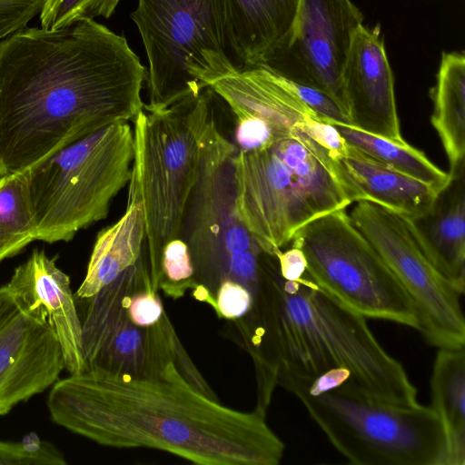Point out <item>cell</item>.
I'll return each mask as SVG.
<instances>
[{
	"mask_svg": "<svg viewBox=\"0 0 465 465\" xmlns=\"http://www.w3.org/2000/svg\"><path fill=\"white\" fill-rule=\"evenodd\" d=\"M332 446L357 465H440V420L431 407L376 401L343 383L294 393Z\"/></svg>",
	"mask_w": 465,
	"mask_h": 465,
	"instance_id": "9c48e42d",
	"label": "cell"
},
{
	"mask_svg": "<svg viewBox=\"0 0 465 465\" xmlns=\"http://www.w3.org/2000/svg\"><path fill=\"white\" fill-rule=\"evenodd\" d=\"M146 69L127 40L94 19L26 27L0 41V175L143 109Z\"/></svg>",
	"mask_w": 465,
	"mask_h": 465,
	"instance_id": "6da1fadb",
	"label": "cell"
},
{
	"mask_svg": "<svg viewBox=\"0 0 465 465\" xmlns=\"http://www.w3.org/2000/svg\"><path fill=\"white\" fill-rule=\"evenodd\" d=\"M54 422L100 445L148 448L200 465H277L284 443L265 415L223 405L173 365L154 377L100 369L58 380Z\"/></svg>",
	"mask_w": 465,
	"mask_h": 465,
	"instance_id": "7a4b0ae2",
	"label": "cell"
},
{
	"mask_svg": "<svg viewBox=\"0 0 465 465\" xmlns=\"http://www.w3.org/2000/svg\"><path fill=\"white\" fill-rule=\"evenodd\" d=\"M150 261L144 213L138 197L128 192L123 216L100 231L76 295L87 299L130 268Z\"/></svg>",
	"mask_w": 465,
	"mask_h": 465,
	"instance_id": "44dd1931",
	"label": "cell"
},
{
	"mask_svg": "<svg viewBox=\"0 0 465 465\" xmlns=\"http://www.w3.org/2000/svg\"><path fill=\"white\" fill-rule=\"evenodd\" d=\"M451 180L431 211L405 218L434 268L460 294L465 286V176L464 168L450 173Z\"/></svg>",
	"mask_w": 465,
	"mask_h": 465,
	"instance_id": "d6986e66",
	"label": "cell"
},
{
	"mask_svg": "<svg viewBox=\"0 0 465 465\" xmlns=\"http://www.w3.org/2000/svg\"><path fill=\"white\" fill-rule=\"evenodd\" d=\"M351 126L404 143L397 113L394 78L380 26L360 25L352 33L341 76Z\"/></svg>",
	"mask_w": 465,
	"mask_h": 465,
	"instance_id": "2e32d148",
	"label": "cell"
},
{
	"mask_svg": "<svg viewBox=\"0 0 465 465\" xmlns=\"http://www.w3.org/2000/svg\"><path fill=\"white\" fill-rule=\"evenodd\" d=\"M120 0H45L39 14L41 27L57 29L79 20L109 18Z\"/></svg>",
	"mask_w": 465,
	"mask_h": 465,
	"instance_id": "4316f807",
	"label": "cell"
},
{
	"mask_svg": "<svg viewBox=\"0 0 465 465\" xmlns=\"http://www.w3.org/2000/svg\"><path fill=\"white\" fill-rule=\"evenodd\" d=\"M431 408L444 432L440 465L465 464V351L439 349L430 378Z\"/></svg>",
	"mask_w": 465,
	"mask_h": 465,
	"instance_id": "7402d4cb",
	"label": "cell"
},
{
	"mask_svg": "<svg viewBox=\"0 0 465 465\" xmlns=\"http://www.w3.org/2000/svg\"><path fill=\"white\" fill-rule=\"evenodd\" d=\"M131 18L149 64L145 110L196 96L238 69L228 54L220 0H138Z\"/></svg>",
	"mask_w": 465,
	"mask_h": 465,
	"instance_id": "ba28073f",
	"label": "cell"
},
{
	"mask_svg": "<svg viewBox=\"0 0 465 465\" xmlns=\"http://www.w3.org/2000/svg\"><path fill=\"white\" fill-rule=\"evenodd\" d=\"M233 340L251 357L255 411L265 415L277 386L287 390L344 368L345 383L376 401L418 403L402 365L379 343L365 317L315 284L305 273L284 279L275 256L263 254L250 311L232 321Z\"/></svg>",
	"mask_w": 465,
	"mask_h": 465,
	"instance_id": "3957f363",
	"label": "cell"
},
{
	"mask_svg": "<svg viewBox=\"0 0 465 465\" xmlns=\"http://www.w3.org/2000/svg\"><path fill=\"white\" fill-rule=\"evenodd\" d=\"M338 162L357 201L374 203L405 218L430 213L440 193L432 185L381 164L350 145L346 155Z\"/></svg>",
	"mask_w": 465,
	"mask_h": 465,
	"instance_id": "ffe728a7",
	"label": "cell"
},
{
	"mask_svg": "<svg viewBox=\"0 0 465 465\" xmlns=\"http://www.w3.org/2000/svg\"><path fill=\"white\" fill-rule=\"evenodd\" d=\"M236 145L213 116L203 137L197 183L187 205L180 238L194 267L193 296L214 308L219 285L227 280L256 293L263 252L236 207L233 157Z\"/></svg>",
	"mask_w": 465,
	"mask_h": 465,
	"instance_id": "52a82bcc",
	"label": "cell"
},
{
	"mask_svg": "<svg viewBox=\"0 0 465 465\" xmlns=\"http://www.w3.org/2000/svg\"><path fill=\"white\" fill-rule=\"evenodd\" d=\"M195 286L194 267L186 243L181 238L169 241L161 255L158 290L178 299Z\"/></svg>",
	"mask_w": 465,
	"mask_h": 465,
	"instance_id": "484cf974",
	"label": "cell"
},
{
	"mask_svg": "<svg viewBox=\"0 0 465 465\" xmlns=\"http://www.w3.org/2000/svg\"><path fill=\"white\" fill-rule=\"evenodd\" d=\"M127 314L138 326L155 325L166 314L158 290L147 285L133 292L127 300Z\"/></svg>",
	"mask_w": 465,
	"mask_h": 465,
	"instance_id": "f546056e",
	"label": "cell"
},
{
	"mask_svg": "<svg viewBox=\"0 0 465 465\" xmlns=\"http://www.w3.org/2000/svg\"><path fill=\"white\" fill-rule=\"evenodd\" d=\"M288 77V76H287ZM289 84L300 99L324 123L351 125L345 111L322 91L288 77Z\"/></svg>",
	"mask_w": 465,
	"mask_h": 465,
	"instance_id": "f1b7e54d",
	"label": "cell"
},
{
	"mask_svg": "<svg viewBox=\"0 0 465 465\" xmlns=\"http://www.w3.org/2000/svg\"><path fill=\"white\" fill-rule=\"evenodd\" d=\"M210 87L234 116L240 151L269 145L309 120L322 121L294 93L288 77L270 64L237 69Z\"/></svg>",
	"mask_w": 465,
	"mask_h": 465,
	"instance_id": "5bb4252c",
	"label": "cell"
},
{
	"mask_svg": "<svg viewBox=\"0 0 465 465\" xmlns=\"http://www.w3.org/2000/svg\"><path fill=\"white\" fill-rule=\"evenodd\" d=\"M65 369L61 345L41 306L0 287V416L52 387Z\"/></svg>",
	"mask_w": 465,
	"mask_h": 465,
	"instance_id": "4fadbf2b",
	"label": "cell"
},
{
	"mask_svg": "<svg viewBox=\"0 0 465 465\" xmlns=\"http://www.w3.org/2000/svg\"><path fill=\"white\" fill-rule=\"evenodd\" d=\"M64 454L32 432L17 441L0 440V465H64Z\"/></svg>",
	"mask_w": 465,
	"mask_h": 465,
	"instance_id": "83f0119b",
	"label": "cell"
},
{
	"mask_svg": "<svg viewBox=\"0 0 465 465\" xmlns=\"http://www.w3.org/2000/svg\"><path fill=\"white\" fill-rule=\"evenodd\" d=\"M332 125L350 146L378 163L429 183L440 192L451 180L450 173L440 169L422 151L412 147L407 142L391 141L351 125Z\"/></svg>",
	"mask_w": 465,
	"mask_h": 465,
	"instance_id": "cb8c5ba5",
	"label": "cell"
},
{
	"mask_svg": "<svg viewBox=\"0 0 465 465\" xmlns=\"http://www.w3.org/2000/svg\"><path fill=\"white\" fill-rule=\"evenodd\" d=\"M291 242L302 252L312 281L342 304L365 318L419 330L411 297L346 209L306 223Z\"/></svg>",
	"mask_w": 465,
	"mask_h": 465,
	"instance_id": "30bf717a",
	"label": "cell"
},
{
	"mask_svg": "<svg viewBox=\"0 0 465 465\" xmlns=\"http://www.w3.org/2000/svg\"><path fill=\"white\" fill-rule=\"evenodd\" d=\"M35 240L25 172L0 175V262Z\"/></svg>",
	"mask_w": 465,
	"mask_h": 465,
	"instance_id": "d4e9b609",
	"label": "cell"
},
{
	"mask_svg": "<svg viewBox=\"0 0 465 465\" xmlns=\"http://www.w3.org/2000/svg\"><path fill=\"white\" fill-rule=\"evenodd\" d=\"M55 258L34 249L17 266L6 285L30 307L41 306L62 348L65 370L77 374L86 370L78 315L69 276L59 269Z\"/></svg>",
	"mask_w": 465,
	"mask_h": 465,
	"instance_id": "e0dca14e",
	"label": "cell"
},
{
	"mask_svg": "<svg viewBox=\"0 0 465 465\" xmlns=\"http://www.w3.org/2000/svg\"><path fill=\"white\" fill-rule=\"evenodd\" d=\"M252 301V294L247 288L239 282L227 280L216 291L213 310L219 317L233 321L250 311Z\"/></svg>",
	"mask_w": 465,
	"mask_h": 465,
	"instance_id": "4dcf8cb0",
	"label": "cell"
},
{
	"mask_svg": "<svg viewBox=\"0 0 465 465\" xmlns=\"http://www.w3.org/2000/svg\"><path fill=\"white\" fill-rule=\"evenodd\" d=\"M45 0H0V41L25 29L40 14Z\"/></svg>",
	"mask_w": 465,
	"mask_h": 465,
	"instance_id": "1f68e13d",
	"label": "cell"
},
{
	"mask_svg": "<svg viewBox=\"0 0 465 465\" xmlns=\"http://www.w3.org/2000/svg\"><path fill=\"white\" fill-rule=\"evenodd\" d=\"M363 18L351 0H300L285 52L298 72L294 81L322 91L345 113L341 76L351 35Z\"/></svg>",
	"mask_w": 465,
	"mask_h": 465,
	"instance_id": "9a60e30c",
	"label": "cell"
},
{
	"mask_svg": "<svg viewBox=\"0 0 465 465\" xmlns=\"http://www.w3.org/2000/svg\"><path fill=\"white\" fill-rule=\"evenodd\" d=\"M236 207L262 251L287 246L311 221L357 202L339 162L302 126L233 157Z\"/></svg>",
	"mask_w": 465,
	"mask_h": 465,
	"instance_id": "277c9868",
	"label": "cell"
},
{
	"mask_svg": "<svg viewBox=\"0 0 465 465\" xmlns=\"http://www.w3.org/2000/svg\"><path fill=\"white\" fill-rule=\"evenodd\" d=\"M300 0H220L228 54L238 68L269 64L291 41Z\"/></svg>",
	"mask_w": 465,
	"mask_h": 465,
	"instance_id": "ac0fdd59",
	"label": "cell"
},
{
	"mask_svg": "<svg viewBox=\"0 0 465 465\" xmlns=\"http://www.w3.org/2000/svg\"><path fill=\"white\" fill-rule=\"evenodd\" d=\"M348 214L411 297L425 340L439 349L464 348L460 294L429 261L406 219L362 200Z\"/></svg>",
	"mask_w": 465,
	"mask_h": 465,
	"instance_id": "7c38bea8",
	"label": "cell"
},
{
	"mask_svg": "<svg viewBox=\"0 0 465 465\" xmlns=\"http://www.w3.org/2000/svg\"><path fill=\"white\" fill-rule=\"evenodd\" d=\"M134 132L117 122L87 134L25 170L36 240L69 242L107 217L113 199L129 183Z\"/></svg>",
	"mask_w": 465,
	"mask_h": 465,
	"instance_id": "8992f818",
	"label": "cell"
},
{
	"mask_svg": "<svg viewBox=\"0 0 465 465\" xmlns=\"http://www.w3.org/2000/svg\"><path fill=\"white\" fill-rule=\"evenodd\" d=\"M433 101L431 124L449 160L450 172L464 168L465 153V55L442 52L436 84L430 90Z\"/></svg>",
	"mask_w": 465,
	"mask_h": 465,
	"instance_id": "603a6c76",
	"label": "cell"
},
{
	"mask_svg": "<svg viewBox=\"0 0 465 465\" xmlns=\"http://www.w3.org/2000/svg\"><path fill=\"white\" fill-rule=\"evenodd\" d=\"M147 285H153L148 260L86 299L87 308L81 320L86 370L154 377L175 365L196 388L217 398L183 346L167 314L150 327L138 326L128 317L129 295Z\"/></svg>",
	"mask_w": 465,
	"mask_h": 465,
	"instance_id": "8fae6325",
	"label": "cell"
},
{
	"mask_svg": "<svg viewBox=\"0 0 465 465\" xmlns=\"http://www.w3.org/2000/svg\"><path fill=\"white\" fill-rule=\"evenodd\" d=\"M217 96L208 86L166 108L143 109L134 120V157L128 192L143 205L151 279L157 290L162 252L169 241L180 238Z\"/></svg>",
	"mask_w": 465,
	"mask_h": 465,
	"instance_id": "5b68a950",
	"label": "cell"
},
{
	"mask_svg": "<svg viewBox=\"0 0 465 465\" xmlns=\"http://www.w3.org/2000/svg\"><path fill=\"white\" fill-rule=\"evenodd\" d=\"M282 276L286 280H297L306 273V260L302 252L292 245L287 251L275 254Z\"/></svg>",
	"mask_w": 465,
	"mask_h": 465,
	"instance_id": "836d02e7",
	"label": "cell"
},
{
	"mask_svg": "<svg viewBox=\"0 0 465 465\" xmlns=\"http://www.w3.org/2000/svg\"><path fill=\"white\" fill-rule=\"evenodd\" d=\"M301 126L321 145L326 148L335 161H339L346 155L349 145L337 131L330 124L309 120L301 124Z\"/></svg>",
	"mask_w": 465,
	"mask_h": 465,
	"instance_id": "d6a6232c",
	"label": "cell"
}]
</instances>
